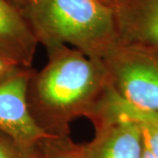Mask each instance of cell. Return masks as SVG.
Instances as JSON below:
<instances>
[{
    "label": "cell",
    "instance_id": "6da1fadb",
    "mask_svg": "<svg viewBox=\"0 0 158 158\" xmlns=\"http://www.w3.org/2000/svg\"><path fill=\"white\" fill-rule=\"evenodd\" d=\"M48 62L32 70L27 102L34 120L48 134L67 136L70 123L89 118L111 88L101 60L69 46L46 48Z\"/></svg>",
    "mask_w": 158,
    "mask_h": 158
},
{
    "label": "cell",
    "instance_id": "7a4b0ae2",
    "mask_svg": "<svg viewBox=\"0 0 158 158\" xmlns=\"http://www.w3.org/2000/svg\"><path fill=\"white\" fill-rule=\"evenodd\" d=\"M19 9L45 48L69 46L102 60L120 41L116 13L106 0H24Z\"/></svg>",
    "mask_w": 158,
    "mask_h": 158
},
{
    "label": "cell",
    "instance_id": "3957f363",
    "mask_svg": "<svg viewBox=\"0 0 158 158\" xmlns=\"http://www.w3.org/2000/svg\"><path fill=\"white\" fill-rule=\"evenodd\" d=\"M113 90L134 107L158 112V62L120 40L101 60Z\"/></svg>",
    "mask_w": 158,
    "mask_h": 158
},
{
    "label": "cell",
    "instance_id": "277c9868",
    "mask_svg": "<svg viewBox=\"0 0 158 158\" xmlns=\"http://www.w3.org/2000/svg\"><path fill=\"white\" fill-rule=\"evenodd\" d=\"M94 138L78 146L83 158H141L143 143L139 127L118 113L106 101V95L89 117Z\"/></svg>",
    "mask_w": 158,
    "mask_h": 158
},
{
    "label": "cell",
    "instance_id": "5b68a950",
    "mask_svg": "<svg viewBox=\"0 0 158 158\" xmlns=\"http://www.w3.org/2000/svg\"><path fill=\"white\" fill-rule=\"evenodd\" d=\"M32 68H19L0 83V132L19 146L32 150L53 135L34 120L27 102V87Z\"/></svg>",
    "mask_w": 158,
    "mask_h": 158
},
{
    "label": "cell",
    "instance_id": "8992f818",
    "mask_svg": "<svg viewBox=\"0 0 158 158\" xmlns=\"http://www.w3.org/2000/svg\"><path fill=\"white\" fill-rule=\"evenodd\" d=\"M38 41L19 9L0 0V55L22 68H32Z\"/></svg>",
    "mask_w": 158,
    "mask_h": 158
},
{
    "label": "cell",
    "instance_id": "52a82bcc",
    "mask_svg": "<svg viewBox=\"0 0 158 158\" xmlns=\"http://www.w3.org/2000/svg\"><path fill=\"white\" fill-rule=\"evenodd\" d=\"M120 37L135 34L158 51V0H112Z\"/></svg>",
    "mask_w": 158,
    "mask_h": 158
},
{
    "label": "cell",
    "instance_id": "ba28073f",
    "mask_svg": "<svg viewBox=\"0 0 158 158\" xmlns=\"http://www.w3.org/2000/svg\"><path fill=\"white\" fill-rule=\"evenodd\" d=\"M106 101L115 111L139 127L143 147L158 158V112H148L134 107L118 96L112 86L106 94Z\"/></svg>",
    "mask_w": 158,
    "mask_h": 158
},
{
    "label": "cell",
    "instance_id": "9c48e42d",
    "mask_svg": "<svg viewBox=\"0 0 158 158\" xmlns=\"http://www.w3.org/2000/svg\"><path fill=\"white\" fill-rule=\"evenodd\" d=\"M34 158H83L79 147L67 136L46 139L34 148Z\"/></svg>",
    "mask_w": 158,
    "mask_h": 158
},
{
    "label": "cell",
    "instance_id": "30bf717a",
    "mask_svg": "<svg viewBox=\"0 0 158 158\" xmlns=\"http://www.w3.org/2000/svg\"><path fill=\"white\" fill-rule=\"evenodd\" d=\"M34 150L24 148L10 136L0 132V158H34Z\"/></svg>",
    "mask_w": 158,
    "mask_h": 158
},
{
    "label": "cell",
    "instance_id": "8fae6325",
    "mask_svg": "<svg viewBox=\"0 0 158 158\" xmlns=\"http://www.w3.org/2000/svg\"><path fill=\"white\" fill-rule=\"evenodd\" d=\"M19 68L22 67L0 55V83L9 77L14 72H16Z\"/></svg>",
    "mask_w": 158,
    "mask_h": 158
},
{
    "label": "cell",
    "instance_id": "7c38bea8",
    "mask_svg": "<svg viewBox=\"0 0 158 158\" xmlns=\"http://www.w3.org/2000/svg\"><path fill=\"white\" fill-rule=\"evenodd\" d=\"M141 158H156L154 156H153L151 153L149 152L147 148L143 147V150H142V156H141Z\"/></svg>",
    "mask_w": 158,
    "mask_h": 158
},
{
    "label": "cell",
    "instance_id": "4fadbf2b",
    "mask_svg": "<svg viewBox=\"0 0 158 158\" xmlns=\"http://www.w3.org/2000/svg\"><path fill=\"white\" fill-rule=\"evenodd\" d=\"M23 1H24V0H19V4H21V3H22Z\"/></svg>",
    "mask_w": 158,
    "mask_h": 158
},
{
    "label": "cell",
    "instance_id": "5bb4252c",
    "mask_svg": "<svg viewBox=\"0 0 158 158\" xmlns=\"http://www.w3.org/2000/svg\"><path fill=\"white\" fill-rule=\"evenodd\" d=\"M107 1H110V0H107Z\"/></svg>",
    "mask_w": 158,
    "mask_h": 158
},
{
    "label": "cell",
    "instance_id": "9a60e30c",
    "mask_svg": "<svg viewBox=\"0 0 158 158\" xmlns=\"http://www.w3.org/2000/svg\"><path fill=\"white\" fill-rule=\"evenodd\" d=\"M106 1H107V0H106Z\"/></svg>",
    "mask_w": 158,
    "mask_h": 158
}]
</instances>
